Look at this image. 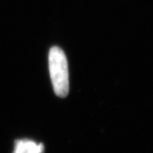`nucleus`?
Returning <instances> with one entry per match:
<instances>
[{"label": "nucleus", "instance_id": "2", "mask_svg": "<svg viewBox=\"0 0 153 153\" xmlns=\"http://www.w3.org/2000/svg\"><path fill=\"white\" fill-rule=\"evenodd\" d=\"M44 146L29 140H18L15 146L14 153H43Z\"/></svg>", "mask_w": 153, "mask_h": 153}, {"label": "nucleus", "instance_id": "1", "mask_svg": "<svg viewBox=\"0 0 153 153\" xmlns=\"http://www.w3.org/2000/svg\"><path fill=\"white\" fill-rule=\"evenodd\" d=\"M49 67L51 82L55 94L65 98L69 93V72L66 55L62 49L54 46L49 53Z\"/></svg>", "mask_w": 153, "mask_h": 153}]
</instances>
